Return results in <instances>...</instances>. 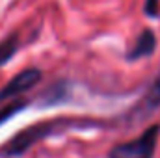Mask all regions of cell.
I'll use <instances>...</instances> for the list:
<instances>
[{
    "label": "cell",
    "instance_id": "obj_1",
    "mask_svg": "<svg viewBox=\"0 0 160 158\" xmlns=\"http://www.w3.org/2000/svg\"><path fill=\"white\" fill-rule=\"evenodd\" d=\"M99 126H102L101 121H95V119L89 117H54L48 119V121H41V123L26 126L19 134H15L0 149V156L4 158L21 156L26 151H30L36 143H39V141L50 138V136L63 134L67 130H86V128H99Z\"/></svg>",
    "mask_w": 160,
    "mask_h": 158
},
{
    "label": "cell",
    "instance_id": "obj_2",
    "mask_svg": "<svg viewBox=\"0 0 160 158\" xmlns=\"http://www.w3.org/2000/svg\"><path fill=\"white\" fill-rule=\"evenodd\" d=\"M158 134L160 125H151L138 138L114 145L108 153V158H153L158 143Z\"/></svg>",
    "mask_w": 160,
    "mask_h": 158
},
{
    "label": "cell",
    "instance_id": "obj_3",
    "mask_svg": "<svg viewBox=\"0 0 160 158\" xmlns=\"http://www.w3.org/2000/svg\"><path fill=\"white\" fill-rule=\"evenodd\" d=\"M41 77H43V73L38 67H30V69H24V71L17 73L6 86L0 87V106L13 102L22 93H26L32 87H36L41 82Z\"/></svg>",
    "mask_w": 160,
    "mask_h": 158
},
{
    "label": "cell",
    "instance_id": "obj_4",
    "mask_svg": "<svg viewBox=\"0 0 160 158\" xmlns=\"http://www.w3.org/2000/svg\"><path fill=\"white\" fill-rule=\"evenodd\" d=\"M160 108V73L157 75V78L151 82V86L147 87V91L142 95V99L136 102V106L130 110V117L138 121L147 119L151 114H155Z\"/></svg>",
    "mask_w": 160,
    "mask_h": 158
},
{
    "label": "cell",
    "instance_id": "obj_5",
    "mask_svg": "<svg viewBox=\"0 0 160 158\" xmlns=\"http://www.w3.org/2000/svg\"><path fill=\"white\" fill-rule=\"evenodd\" d=\"M157 50V36L153 34V30H142V34L134 39V45L125 52V60L128 62H136L142 58H149L153 56Z\"/></svg>",
    "mask_w": 160,
    "mask_h": 158
},
{
    "label": "cell",
    "instance_id": "obj_6",
    "mask_svg": "<svg viewBox=\"0 0 160 158\" xmlns=\"http://www.w3.org/2000/svg\"><path fill=\"white\" fill-rule=\"evenodd\" d=\"M19 47H21V41H19V36H17V34H11V36H8L6 39L0 41V67L6 65V63L17 54Z\"/></svg>",
    "mask_w": 160,
    "mask_h": 158
},
{
    "label": "cell",
    "instance_id": "obj_7",
    "mask_svg": "<svg viewBox=\"0 0 160 158\" xmlns=\"http://www.w3.org/2000/svg\"><path fill=\"white\" fill-rule=\"evenodd\" d=\"M26 106H28L26 101H13V102H9V104L0 106V125H4L8 119H11L15 114L22 112Z\"/></svg>",
    "mask_w": 160,
    "mask_h": 158
},
{
    "label": "cell",
    "instance_id": "obj_8",
    "mask_svg": "<svg viewBox=\"0 0 160 158\" xmlns=\"http://www.w3.org/2000/svg\"><path fill=\"white\" fill-rule=\"evenodd\" d=\"M143 13L151 19H157L160 15V0H145L143 2Z\"/></svg>",
    "mask_w": 160,
    "mask_h": 158
}]
</instances>
